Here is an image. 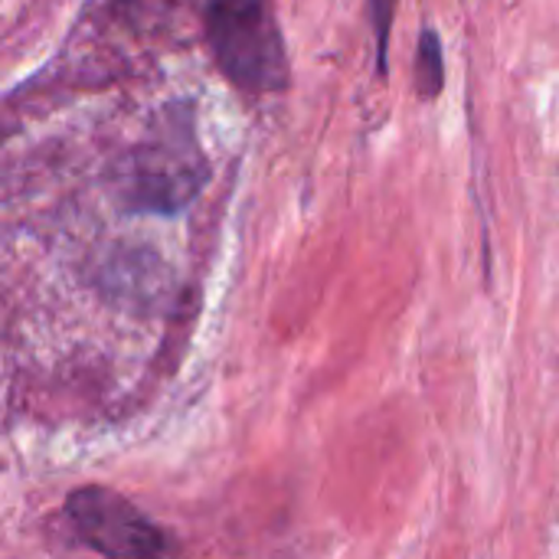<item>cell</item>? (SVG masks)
I'll return each instance as SVG.
<instances>
[{"mask_svg":"<svg viewBox=\"0 0 559 559\" xmlns=\"http://www.w3.org/2000/svg\"><path fill=\"white\" fill-rule=\"evenodd\" d=\"M210 164L187 105H167L131 151L124 203L141 213H180L206 183Z\"/></svg>","mask_w":559,"mask_h":559,"instance_id":"6da1fadb","label":"cell"},{"mask_svg":"<svg viewBox=\"0 0 559 559\" xmlns=\"http://www.w3.org/2000/svg\"><path fill=\"white\" fill-rule=\"evenodd\" d=\"M445 88V52H442V39L432 26H426L419 33L416 43V92L432 102L439 98V92Z\"/></svg>","mask_w":559,"mask_h":559,"instance_id":"277c9868","label":"cell"},{"mask_svg":"<svg viewBox=\"0 0 559 559\" xmlns=\"http://www.w3.org/2000/svg\"><path fill=\"white\" fill-rule=\"evenodd\" d=\"M66 518L75 537L105 559H177L180 544L118 491L88 485L69 495Z\"/></svg>","mask_w":559,"mask_h":559,"instance_id":"3957f363","label":"cell"},{"mask_svg":"<svg viewBox=\"0 0 559 559\" xmlns=\"http://www.w3.org/2000/svg\"><path fill=\"white\" fill-rule=\"evenodd\" d=\"M206 36L216 66L242 92L288 85V52L272 0H206Z\"/></svg>","mask_w":559,"mask_h":559,"instance_id":"7a4b0ae2","label":"cell"},{"mask_svg":"<svg viewBox=\"0 0 559 559\" xmlns=\"http://www.w3.org/2000/svg\"><path fill=\"white\" fill-rule=\"evenodd\" d=\"M396 7H400V0H367L373 36H377V72L380 75L386 72V52H390V33H393Z\"/></svg>","mask_w":559,"mask_h":559,"instance_id":"5b68a950","label":"cell"}]
</instances>
